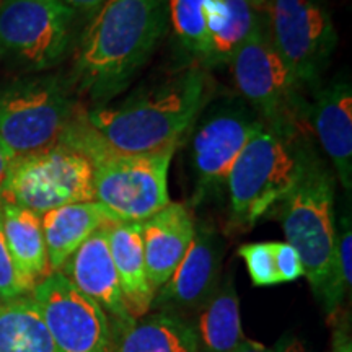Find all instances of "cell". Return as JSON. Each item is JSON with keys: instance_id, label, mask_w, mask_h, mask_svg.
Wrapping results in <instances>:
<instances>
[{"instance_id": "32", "label": "cell", "mask_w": 352, "mask_h": 352, "mask_svg": "<svg viewBox=\"0 0 352 352\" xmlns=\"http://www.w3.org/2000/svg\"><path fill=\"white\" fill-rule=\"evenodd\" d=\"M13 158L15 157L12 155V152L8 151V148L6 147V144L0 140V184H2L3 178H6L7 170H8V166H10Z\"/></svg>"}, {"instance_id": "16", "label": "cell", "mask_w": 352, "mask_h": 352, "mask_svg": "<svg viewBox=\"0 0 352 352\" xmlns=\"http://www.w3.org/2000/svg\"><path fill=\"white\" fill-rule=\"evenodd\" d=\"M145 270L148 283L158 292L173 274L195 239L196 226L183 204L166 206L164 210L140 222Z\"/></svg>"}, {"instance_id": "9", "label": "cell", "mask_w": 352, "mask_h": 352, "mask_svg": "<svg viewBox=\"0 0 352 352\" xmlns=\"http://www.w3.org/2000/svg\"><path fill=\"white\" fill-rule=\"evenodd\" d=\"M267 36L302 87L316 85L329 64L338 34L320 0H266Z\"/></svg>"}, {"instance_id": "11", "label": "cell", "mask_w": 352, "mask_h": 352, "mask_svg": "<svg viewBox=\"0 0 352 352\" xmlns=\"http://www.w3.org/2000/svg\"><path fill=\"white\" fill-rule=\"evenodd\" d=\"M76 12L56 0H3L0 50L33 70L50 69L67 54Z\"/></svg>"}, {"instance_id": "19", "label": "cell", "mask_w": 352, "mask_h": 352, "mask_svg": "<svg viewBox=\"0 0 352 352\" xmlns=\"http://www.w3.org/2000/svg\"><path fill=\"white\" fill-rule=\"evenodd\" d=\"M109 223H114V219L96 201L76 202L43 214L41 227L51 272H59L96 230Z\"/></svg>"}, {"instance_id": "22", "label": "cell", "mask_w": 352, "mask_h": 352, "mask_svg": "<svg viewBox=\"0 0 352 352\" xmlns=\"http://www.w3.org/2000/svg\"><path fill=\"white\" fill-rule=\"evenodd\" d=\"M195 333L199 352H235L243 342L239 294L232 277L204 303Z\"/></svg>"}, {"instance_id": "13", "label": "cell", "mask_w": 352, "mask_h": 352, "mask_svg": "<svg viewBox=\"0 0 352 352\" xmlns=\"http://www.w3.org/2000/svg\"><path fill=\"white\" fill-rule=\"evenodd\" d=\"M223 241L214 228L201 226L173 274L153 298L157 307L204 305L217 290Z\"/></svg>"}, {"instance_id": "26", "label": "cell", "mask_w": 352, "mask_h": 352, "mask_svg": "<svg viewBox=\"0 0 352 352\" xmlns=\"http://www.w3.org/2000/svg\"><path fill=\"white\" fill-rule=\"evenodd\" d=\"M30 290H33L32 285L23 279L13 261L6 236H3L2 219H0V300H15V298L25 297V294H28Z\"/></svg>"}, {"instance_id": "3", "label": "cell", "mask_w": 352, "mask_h": 352, "mask_svg": "<svg viewBox=\"0 0 352 352\" xmlns=\"http://www.w3.org/2000/svg\"><path fill=\"white\" fill-rule=\"evenodd\" d=\"M334 189L336 175L310 144L300 178L280 202L285 240L298 253L303 276L329 315L346 294L336 264Z\"/></svg>"}, {"instance_id": "29", "label": "cell", "mask_w": 352, "mask_h": 352, "mask_svg": "<svg viewBox=\"0 0 352 352\" xmlns=\"http://www.w3.org/2000/svg\"><path fill=\"white\" fill-rule=\"evenodd\" d=\"M56 2L63 3V6L72 8L74 12L80 13H94L104 0H56Z\"/></svg>"}, {"instance_id": "8", "label": "cell", "mask_w": 352, "mask_h": 352, "mask_svg": "<svg viewBox=\"0 0 352 352\" xmlns=\"http://www.w3.org/2000/svg\"><path fill=\"white\" fill-rule=\"evenodd\" d=\"M175 152L155 155L103 153L91 162L94 201L114 222H144L171 204L168 170Z\"/></svg>"}, {"instance_id": "27", "label": "cell", "mask_w": 352, "mask_h": 352, "mask_svg": "<svg viewBox=\"0 0 352 352\" xmlns=\"http://www.w3.org/2000/svg\"><path fill=\"white\" fill-rule=\"evenodd\" d=\"M272 254H274L276 271L280 283H294L303 276V266L298 253L287 241H271Z\"/></svg>"}, {"instance_id": "2", "label": "cell", "mask_w": 352, "mask_h": 352, "mask_svg": "<svg viewBox=\"0 0 352 352\" xmlns=\"http://www.w3.org/2000/svg\"><path fill=\"white\" fill-rule=\"evenodd\" d=\"M168 25V0H104L78 44V85L98 104L109 103L151 59Z\"/></svg>"}, {"instance_id": "24", "label": "cell", "mask_w": 352, "mask_h": 352, "mask_svg": "<svg viewBox=\"0 0 352 352\" xmlns=\"http://www.w3.org/2000/svg\"><path fill=\"white\" fill-rule=\"evenodd\" d=\"M206 6L208 0H168V21L179 46L201 63L208 50Z\"/></svg>"}, {"instance_id": "34", "label": "cell", "mask_w": 352, "mask_h": 352, "mask_svg": "<svg viewBox=\"0 0 352 352\" xmlns=\"http://www.w3.org/2000/svg\"><path fill=\"white\" fill-rule=\"evenodd\" d=\"M252 2L256 3V6H261V7L266 6V0H252Z\"/></svg>"}, {"instance_id": "18", "label": "cell", "mask_w": 352, "mask_h": 352, "mask_svg": "<svg viewBox=\"0 0 352 352\" xmlns=\"http://www.w3.org/2000/svg\"><path fill=\"white\" fill-rule=\"evenodd\" d=\"M206 65L230 64L233 56L254 33L266 26L264 7L252 0H208Z\"/></svg>"}, {"instance_id": "25", "label": "cell", "mask_w": 352, "mask_h": 352, "mask_svg": "<svg viewBox=\"0 0 352 352\" xmlns=\"http://www.w3.org/2000/svg\"><path fill=\"white\" fill-rule=\"evenodd\" d=\"M239 256L243 258L250 279L256 287L280 284L279 274L276 271L271 241L241 245L239 248Z\"/></svg>"}, {"instance_id": "17", "label": "cell", "mask_w": 352, "mask_h": 352, "mask_svg": "<svg viewBox=\"0 0 352 352\" xmlns=\"http://www.w3.org/2000/svg\"><path fill=\"white\" fill-rule=\"evenodd\" d=\"M104 228L127 314L132 320L147 316L155 290L145 270L142 226L140 222H114Z\"/></svg>"}, {"instance_id": "30", "label": "cell", "mask_w": 352, "mask_h": 352, "mask_svg": "<svg viewBox=\"0 0 352 352\" xmlns=\"http://www.w3.org/2000/svg\"><path fill=\"white\" fill-rule=\"evenodd\" d=\"M274 352H308L303 342L297 338H285L277 344Z\"/></svg>"}, {"instance_id": "35", "label": "cell", "mask_w": 352, "mask_h": 352, "mask_svg": "<svg viewBox=\"0 0 352 352\" xmlns=\"http://www.w3.org/2000/svg\"><path fill=\"white\" fill-rule=\"evenodd\" d=\"M3 2V0H0V3H2Z\"/></svg>"}, {"instance_id": "4", "label": "cell", "mask_w": 352, "mask_h": 352, "mask_svg": "<svg viewBox=\"0 0 352 352\" xmlns=\"http://www.w3.org/2000/svg\"><path fill=\"white\" fill-rule=\"evenodd\" d=\"M310 140L264 124L233 164L226 186L233 219L252 227L280 204L300 178Z\"/></svg>"}, {"instance_id": "14", "label": "cell", "mask_w": 352, "mask_h": 352, "mask_svg": "<svg viewBox=\"0 0 352 352\" xmlns=\"http://www.w3.org/2000/svg\"><path fill=\"white\" fill-rule=\"evenodd\" d=\"M311 122L321 148L329 158L336 179L352 189V88L346 80L328 83L316 90L308 104Z\"/></svg>"}, {"instance_id": "21", "label": "cell", "mask_w": 352, "mask_h": 352, "mask_svg": "<svg viewBox=\"0 0 352 352\" xmlns=\"http://www.w3.org/2000/svg\"><path fill=\"white\" fill-rule=\"evenodd\" d=\"M113 352H199L195 328L173 314H155L121 328Z\"/></svg>"}, {"instance_id": "5", "label": "cell", "mask_w": 352, "mask_h": 352, "mask_svg": "<svg viewBox=\"0 0 352 352\" xmlns=\"http://www.w3.org/2000/svg\"><path fill=\"white\" fill-rule=\"evenodd\" d=\"M69 87L56 76H33L0 87V140L13 157L52 147L76 116Z\"/></svg>"}, {"instance_id": "6", "label": "cell", "mask_w": 352, "mask_h": 352, "mask_svg": "<svg viewBox=\"0 0 352 352\" xmlns=\"http://www.w3.org/2000/svg\"><path fill=\"white\" fill-rule=\"evenodd\" d=\"M87 201H94V166L80 152L59 142L13 158L0 184V202L38 215Z\"/></svg>"}, {"instance_id": "7", "label": "cell", "mask_w": 352, "mask_h": 352, "mask_svg": "<svg viewBox=\"0 0 352 352\" xmlns=\"http://www.w3.org/2000/svg\"><path fill=\"white\" fill-rule=\"evenodd\" d=\"M241 98L266 126L303 132L308 104L302 85L267 36L266 26L253 34L230 60Z\"/></svg>"}, {"instance_id": "15", "label": "cell", "mask_w": 352, "mask_h": 352, "mask_svg": "<svg viewBox=\"0 0 352 352\" xmlns=\"http://www.w3.org/2000/svg\"><path fill=\"white\" fill-rule=\"evenodd\" d=\"M63 274L88 298L111 315L121 328L132 323L109 252L107 228H100L60 267Z\"/></svg>"}, {"instance_id": "31", "label": "cell", "mask_w": 352, "mask_h": 352, "mask_svg": "<svg viewBox=\"0 0 352 352\" xmlns=\"http://www.w3.org/2000/svg\"><path fill=\"white\" fill-rule=\"evenodd\" d=\"M334 352H352L351 336L342 328L334 334Z\"/></svg>"}, {"instance_id": "28", "label": "cell", "mask_w": 352, "mask_h": 352, "mask_svg": "<svg viewBox=\"0 0 352 352\" xmlns=\"http://www.w3.org/2000/svg\"><path fill=\"white\" fill-rule=\"evenodd\" d=\"M336 264L341 283L349 290L352 280V230L349 217L341 220L340 235H336Z\"/></svg>"}, {"instance_id": "1", "label": "cell", "mask_w": 352, "mask_h": 352, "mask_svg": "<svg viewBox=\"0 0 352 352\" xmlns=\"http://www.w3.org/2000/svg\"><path fill=\"white\" fill-rule=\"evenodd\" d=\"M202 65L176 72L116 103L96 104L74 122L67 144L88 160L103 153L155 155L175 152L212 96Z\"/></svg>"}, {"instance_id": "33", "label": "cell", "mask_w": 352, "mask_h": 352, "mask_svg": "<svg viewBox=\"0 0 352 352\" xmlns=\"http://www.w3.org/2000/svg\"><path fill=\"white\" fill-rule=\"evenodd\" d=\"M235 352H274V349H270V347L263 346L261 342L252 341V340H243V342L239 346V349Z\"/></svg>"}, {"instance_id": "12", "label": "cell", "mask_w": 352, "mask_h": 352, "mask_svg": "<svg viewBox=\"0 0 352 352\" xmlns=\"http://www.w3.org/2000/svg\"><path fill=\"white\" fill-rule=\"evenodd\" d=\"M32 292L57 351L109 352L113 333L108 315L63 272H51Z\"/></svg>"}, {"instance_id": "20", "label": "cell", "mask_w": 352, "mask_h": 352, "mask_svg": "<svg viewBox=\"0 0 352 352\" xmlns=\"http://www.w3.org/2000/svg\"><path fill=\"white\" fill-rule=\"evenodd\" d=\"M0 219L13 261L33 289L39 280L51 274L41 215L20 206L0 202Z\"/></svg>"}, {"instance_id": "23", "label": "cell", "mask_w": 352, "mask_h": 352, "mask_svg": "<svg viewBox=\"0 0 352 352\" xmlns=\"http://www.w3.org/2000/svg\"><path fill=\"white\" fill-rule=\"evenodd\" d=\"M0 352H59L33 298L0 303Z\"/></svg>"}, {"instance_id": "10", "label": "cell", "mask_w": 352, "mask_h": 352, "mask_svg": "<svg viewBox=\"0 0 352 352\" xmlns=\"http://www.w3.org/2000/svg\"><path fill=\"white\" fill-rule=\"evenodd\" d=\"M263 126L261 118L241 98H226L199 114L189 145L197 201L226 186L240 152Z\"/></svg>"}]
</instances>
